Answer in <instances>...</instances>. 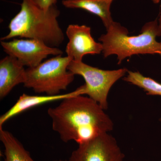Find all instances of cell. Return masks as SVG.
<instances>
[{
  "label": "cell",
  "mask_w": 161,
  "mask_h": 161,
  "mask_svg": "<svg viewBox=\"0 0 161 161\" xmlns=\"http://www.w3.org/2000/svg\"><path fill=\"white\" fill-rule=\"evenodd\" d=\"M60 14L56 5L46 11L31 0H22L20 11L9 23V34L1 40L15 37L35 39L51 47H59L64 40V34L58 22Z\"/></svg>",
  "instance_id": "cell-2"
},
{
  "label": "cell",
  "mask_w": 161,
  "mask_h": 161,
  "mask_svg": "<svg viewBox=\"0 0 161 161\" xmlns=\"http://www.w3.org/2000/svg\"><path fill=\"white\" fill-rule=\"evenodd\" d=\"M107 31L98 38L104 58L117 55L118 64L134 55L158 54L161 58V42L156 41L157 37L161 36L158 19L145 24L137 36H129L128 30L115 22Z\"/></svg>",
  "instance_id": "cell-3"
},
{
  "label": "cell",
  "mask_w": 161,
  "mask_h": 161,
  "mask_svg": "<svg viewBox=\"0 0 161 161\" xmlns=\"http://www.w3.org/2000/svg\"><path fill=\"white\" fill-rule=\"evenodd\" d=\"M160 14L159 17L158 22L159 26L160 28L161 29V4L160 6Z\"/></svg>",
  "instance_id": "cell-15"
},
{
  "label": "cell",
  "mask_w": 161,
  "mask_h": 161,
  "mask_svg": "<svg viewBox=\"0 0 161 161\" xmlns=\"http://www.w3.org/2000/svg\"><path fill=\"white\" fill-rule=\"evenodd\" d=\"M152 1L153 3H154V4H158L160 2V0H151Z\"/></svg>",
  "instance_id": "cell-16"
},
{
  "label": "cell",
  "mask_w": 161,
  "mask_h": 161,
  "mask_svg": "<svg viewBox=\"0 0 161 161\" xmlns=\"http://www.w3.org/2000/svg\"><path fill=\"white\" fill-rule=\"evenodd\" d=\"M125 157L115 139L106 132L79 145L68 161H123Z\"/></svg>",
  "instance_id": "cell-7"
},
{
  "label": "cell",
  "mask_w": 161,
  "mask_h": 161,
  "mask_svg": "<svg viewBox=\"0 0 161 161\" xmlns=\"http://www.w3.org/2000/svg\"><path fill=\"white\" fill-rule=\"evenodd\" d=\"M69 42L65 52L72 61L80 62L85 55L99 54L103 51L101 43H97L91 35V27L70 24L66 31Z\"/></svg>",
  "instance_id": "cell-8"
},
{
  "label": "cell",
  "mask_w": 161,
  "mask_h": 161,
  "mask_svg": "<svg viewBox=\"0 0 161 161\" xmlns=\"http://www.w3.org/2000/svg\"><path fill=\"white\" fill-rule=\"evenodd\" d=\"M35 5L44 11H47L52 7L56 5L57 0H31Z\"/></svg>",
  "instance_id": "cell-14"
},
{
  "label": "cell",
  "mask_w": 161,
  "mask_h": 161,
  "mask_svg": "<svg viewBox=\"0 0 161 161\" xmlns=\"http://www.w3.org/2000/svg\"><path fill=\"white\" fill-rule=\"evenodd\" d=\"M71 61L68 56L59 55L35 67L28 68L24 86L32 89L36 93L59 95L61 91L67 90L75 79V75L67 69Z\"/></svg>",
  "instance_id": "cell-4"
},
{
  "label": "cell",
  "mask_w": 161,
  "mask_h": 161,
  "mask_svg": "<svg viewBox=\"0 0 161 161\" xmlns=\"http://www.w3.org/2000/svg\"><path fill=\"white\" fill-rule=\"evenodd\" d=\"M4 51L16 58L23 66L34 68L42 63L50 55H62L58 47H51L40 40L35 39H14L9 42L1 41Z\"/></svg>",
  "instance_id": "cell-6"
},
{
  "label": "cell",
  "mask_w": 161,
  "mask_h": 161,
  "mask_svg": "<svg viewBox=\"0 0 161 161\" xmlns=\"http://www.w3.org/2000/svg\"><path fill=\"white\" fill-rule=\"evenodd\" d=\"M104 110L90 97L80 95L63 99L47 114L61 140L80 145L113 130V122Z\"/></svg>",
  "instance_id": "cell-1"
},
{
  "label": "cell",
  "mask_w": 161,
  "mask_h": 161,
  "mask_svg": "<svg viewBox=\"0 0 161 161\" xmlns=\"http://www.w3.org/2000/svg\"><path fill=\"white\" fill-rule=\"evenodd\" d=\"M26 69L16 58L6 56L0 61V98L6 97L15 86L24 84Z\"/></svg>",
  "instance_id": "cell-10"
},
{
  "label": "cell",
  "mask_w": 161,
  "mask_h": 161,
  "mask_svg": "<svg viewBox=\"0 0 161 161\" xmlns=\"http://www.w3.org/2000/svg\"><path fill=\"white\" fill-rule=\"evenodd\" d=\"M114 0H63L62 5L71 9H80L100 18L106 29L113 23L111 6Z\"/></svg>",
  "instance_id": "cell-11"
},
{
  "label": "cell",
  "mask_w": 161,
  "mask_h": 161,
  "mask_svg": "<svg viewBox=\"0 0 161 161\" xmlns=\"http://www.w3.org/2000/svg\"><path fill=\"white\" fill-rule=\"evenodd\" d=\"M83 95H85L84 85L74 92L66 94L56 95H47L46 96L30 95L23 94L9 110L1 115L0 117V127H3V125L12 117L31 108L51 102L62 100L69 97Z\"/></svg>",
  "instance_id": "cell-9"
},
{
  "label": "cell",
  "mask_w": 161,
  "mask_h": 161,
  "mask_svg": "<svg viewBox=\"0 0 161 161\" xmlns=\"http://www.w3.org/2000/svg\"><path fill=\"white\" fill-rule=\"evenodd\" d=\"M160 121H161V119H160Z\"/></svg>",
  "instance_id": "cell-18"
},
{
  "label": "cell",
  "mask_w": 161,
  "mask_h": 161,
  "mask_svg": "<svg viewBox=\"0 0 161 161\" xmlns=\"http://www.w3.org/2000/svg\"><path fill=\"white\" fill-rule=\"evenodd\" d=\"M68 161H68H66V160H56V161Z\"/></svg>",
  "instance_id": "cell-17"
},
{
  "label": "cell",
  "mask_w": 161,
  "mask_h": 161,
  "mask_svg": "<svg viewBox=\"0 0 161 161\" xmlns=\"http://www.w3.org/2000/svg\"><path fill=\"white\" fill-rule=\"evenodd\" d=\"M127 77L123 80L139 87L147 92L149 95H161V84L151 78L144 76L139 72H132L128 70Z\"/></svg>",
  "instance_id": "cell-13"
},
{
  "label": "cell",
  "mask_w": 161,
  "mask_h": 161,
  "mask_svg": "<svg viewBox=\"0 0 161 161\" xmlns=\"http://www.w3.org/2000/svg\"><path fill=\"white\" fill-rule=\"evenodd\" d=\"M0 140L5 148L4 161H36L12 134L0 127Z\"/></svg>",
  "instance_id": "cell-12"
},
{
  "label": "cell",
  "mask_w": 161,
  "mask_h": 161,
  "mask_svg": "<svg viewBox=\"0 0 161 161\" xmlns=\"http://www.w3.org/2000/svg\"><path fill=\"white\" fill-rule=\"evenodd\" d=\"M68 70L74 75L82 76L85 95L97 103L104 110L108 108V96L111 87L128 71L126 68L105 70L91 66L82 61H71Z\"/></svg>",
  "instance_id": "cell-5"
}]
</instances>
